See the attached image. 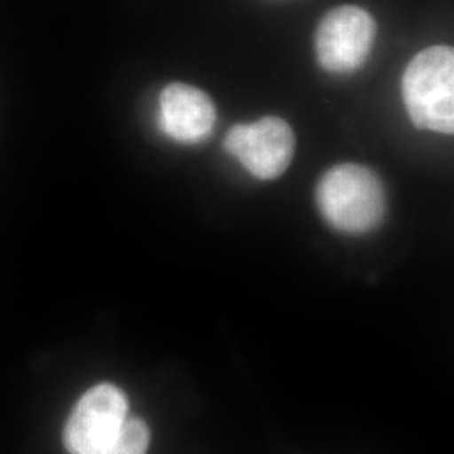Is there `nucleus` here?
Returning a JSON list of instances; mask_svg holds the SVG:
<instances>
[{"label":"nucleus","instance_id":"obj_6","mask_svg":"<svg viewBox=\"0 0 454 454\" xmlns=\"http://www.w3.org/2000/svg\"><path fill=\"white\" fill-rule=\"evenodd\" d=\"M215 120V105L207 93L185 82L165 86L159 123L168 138L180 144L202 142L211 135Z\"/></svg>","mask_w":454,"mask_h":454},{"label":"nucleus","instance_id":"obj_4","mask_svg":"<svg viewBox=\"0 0 454 454\" xmlns=\"http://www.w3.org/2000/svg\"><path fill=\"white\" fill-rule=\"evenodd\" d=\"M294 146L296 138L292 127L278 116L234 125L224 138L227 153L243 163L251 176L262 180L276 179L286 172Z\"/></svg>","mask_w":454,"mask_h":454},{"label":"nucleus","instance_id":"obj_1","mask_svg":"<svg viewBox=\"0 0 454 454\" xmlns=\"http://www.w3.org/2000/svg\"><path fill=\"white\" fill-rule=\"evenodd\" d=\"M150 431L130 416L129 397L114 384L86 390L65 426L69 454H146Z\"/></svg>","mask_w":454,"mask_h":454},{"label":"nucleus","instance_id":"obj_2","mask_svg":"<svg viewBox=\"0 0 454 454\" xmlns=\"http://www.w3.org/2000/svg\"><path fill=\"white\" fill-rule=\"evenodd\" d=\"M317 204L330 226L348 234H364L380 224L386 192L369 167L341 163L318 182Z\"/></svg>","mask_w":454,"mask_h":454},{"label":"nucleus","instance_id":"obj_3","mask_svg":"<svg viewBox=\"0 0 454 454\" xmlns=\"http://www.w3.org/2000/svg\"><path fill=\"white\" fill-rule=\"evenodd\" d=\"M407 114L418 129L451 135L454 129V52L448 46L421 51L403 78Z\"/></svg>","mask_w":454,"mask_h":454},{"label":"nucleus","instance_id":"obj_5","mask_svg":"<svg viewBox=\"0 0 454 454\" xmlns=\"http://www.w3.org/2000/svg\"><path fill=\"white\" fill-rule=\"evenodd\" d=\"M377 26L373 17L357 5L337 7L324 17L317 31V56L330 73H352L371 54Z\"/></svg>","mask_w":454,"mask_h":454}]
</instances>
